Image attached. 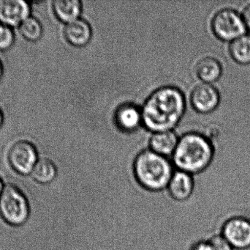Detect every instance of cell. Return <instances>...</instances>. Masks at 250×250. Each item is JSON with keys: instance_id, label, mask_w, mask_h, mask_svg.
Returning a JSON list of instances; mask_svg holds the SVG:
<instances>
[{"instance_id": "6da1fadb", "label": "cell", "mask_w": 250, "mask_h": 250, "mask_svg": "<svg viewBox=\"0 0 250 250\" xmlns=\"http://www.w3.org/2000/svg\"><path fill=\"white\" fill-rule=\"evenodd\" d=\"M185 110V99L180 90L163 87L154 91L143 107L144 126L154 132L173 129L180 120Z\"/></svg>"}, {"instance_id": "7a4b0ae2", "label": "cell", "mask_w": 250, "mask_h": 250, "mask_svg": "<svg viewBox=\"0 0 250 250\" xmlns=\"http://www.w3.org/2000/svg\"><path fill=\"white\" fill-rule=\"evenodd\" d=\"M214 155L211 142L204 135L191 132L179 139L173 154V162L178 170L193 176L207 170Z\"/></svg>"}, {"instance_id": "3957f363", "label": "cell", "mask_w": 250, "mask_h": 250, "mask_svg": "<svg viewBox=\"0 0 250 250\" xmlns=\"http://www.w3.org/2000/svg\"><path fill=\"white\" fill-rule=\"evenodd\" d=\"M133 173L141 187L150 192H160L167 189L174 170L166 157L147 150L135 158Z\"/></svg>"}, {"instance_id": "277c9868", "label": "cell", "mask_w": 250, "mask_h": 250, "mask_svg": "<svg viewBox=\"0 0 250 250\" xmlns=\"http://www.w3.org/2000/svg\"><path fill=\"white\" fill-rule=\"evenodd\" d=\"M30 215L29 201L23 191L14 184L4 186L0 196V216L14 227L24 225Z\"/></svg>"}, {"instance_id": "5b68a950", "label": "cell", "mask_w": 250, "mask_h": 250, "mask_svg": "<svg viewBox=\"0 0 250 250\" xmlns=\"http://www.w3.org/2000/svg\"><path fill=\"white\" fill-rule=\"evenodd\" d=\"M220 230L234 250L250 249V217L227 211Z\"/></svg>"}, {"instance_id": "8992f818", "label": "cell", "mask_w": 250, "mask_h": 250, "mask_svg": "<svg viewBox=\"0 0 250 250\" xmlns=\"http://www.w3.org/2000/svg\"><path fill=\"white\" fill-rule=\"evenodd\" d=\"M211 28L217 38L230 42L245 35L248 29L242 15L231 8L217 12L211 21Z\"/></svg>"}, {"instance_id": "52a82bcc", "label": "cell", "mask_w": 250, "mask_h": 250, "mask_svg": "<svg viewBox=\"0 0 250 250\" xmlns=\"http://www.w3.org/2000/svg\"><path fill=\"white\" fill-rule=\"evenodd\" d=\"M9 164L13 170L21 176L30 175L38 162V150L30 141L21 139L15 142L7 154Z\"/></svg>"}, {"instance_id": "ba28073f", "label": "cell", "mask_w": 250, "mask_h": 250, "mask_svg": "<svg viewBox=\"0 0 250 250\" xmlns=\"http://www.w3.org/2000/svg\"><path fill=\"white\" fill-rule=\"evenodd\" d=\"M31 5L23 0H1L0 22L10 26L19 27L31 16Z\"/></svg>"}, {"instance_id": "9c48e42d", "label": "cell", "mask_w": 250, "mask_h": 250, "mask_svg": "<svg viewBox=\"0 0 250 250\" xmlns=\"http://www.w3.org/2000/svg\"><path fill=\"white\" fill-rule=\"evenodd\" d=\"M191 104L198 113H211L218 107L220 95L211 84L202 83L195 87L190 96Z\"/></svg>"}, {"instance_id": "30bf717a", "label": "cell", "mask_w": 250, "mask_h": 250, "mask_svg": "<svg viewBox=\"0 0 250 250\" xmlns=\"http://www.w3.org/2000/svg\"><path fill=\"white\" fill-rule=\"evenodd\" d=\"M195 189L192 175L178 170L174 171L167 186L169 195L175 201L184 202L192 196Z\"/></svg>"}, {"instance_id": "8fae6325", "label": "cell", "mask_w": 250, "mask_h": 250, "mask_svg": "<svg viewBox=\"0 0 250 250\" xmlns=\"http://www.w3.org/2000/svg\"><path fill=\"white\" fill-rule=\"evenodd\" d=\"M92 35L90 25L83 19H79L67 23L64 28V38L74 46H84L90 41Z\"/></svg>"}, {"instance_id": "7c38bea8", "label": "cell", "mask_w": 250, "mask_h": 250, "mask_svg": "<svg viewBox=\"0 0 250 250\" xmlns=\"http://www.w3.org/2000/svg\"><path fill=\"white\" fill-rule=\"evenodd\" d=\"M179 139L174 132L171 130L154 132L149 141L151 150L160 155L173 154L177 146Z\"/></svg>"}, {"instance_id": "4fadbf2b", "label": "cell", "mask_w": 250, "mask_h": 250, "mask_svg": "<svg viewBox=\"0 0 250 250\" xmlns=\"http://www.w3.org/2000/svg\"><path fill=\"white\" fill-rule=\"evenodd\" d=\"M116 123L122 130L132 132L138 129L143 122L142 113L135 106L125 104L117 110Z\"/></svg>"}, {"instance_id": "5bb4252c", "label": "cell", "mask_w": 250, "mask_h": 250, "mask_svg": "<svg viewBox=\"0 0 250 250\" xmlns=\"http://www.w3.org/2000/svg\"><path fill=\"white\" fill-rule=\"evenodd\" d=\"M52 7L56 17L67 24L79 19L82 2L79 0H57L53 1Z\"/></svg>"}, {"instance_id": "9a60e30c", "label": "cell", "mask_w": 250, "mask_h": 250, "mask_svg": "<svg viewBox=\"0 0 250 250\" xmlns=\"http://www.w3.org/2000/svg\"><path fill=\"white\" fill-rule=\"evenodd\" d=\"M198 77L204 83L211 84L220 79L223 73L221 63L212 57L201 59L196 66Z\"/></svg>"}, {"instance_id": "2e32d148", "label": "cell", "mask_w": 250, "mask_h": 250, "mask_svg": "<svg viewBox=\"0 0 250 250\" xmlns=\"http://www.w3.org/2000/svg\"><path fill=\"white\" fill-rule=\"evenodd\" d=\"M58 173L55 163L48 158H40L31 173L32 179L41 184H49Z\"/></svg>"}, {"instance_id": "e0dca14e", "label": "cell", "mask_w": 250, "mask_h": 250, "mask_svg": "<svg viewBox=\"0 0 250 250\" xmlns=\"http://www.w3.org/2000/svg\"><path fill=\"white\" fill-rule=\"evenodd\" d=\"M229 51L232 58L239 64L250 63V35H242L230 42Z\"/></svg>"}, {"instance_id": "ac0fdd59", "label": "cell", "mask_w": 250, "mask_h": 250, "mask_svg": "<svg viewBox=\"0 0 250 250\" xmlns=\"http://www.w3.org/2000/svg\"><path fill=\"white\" fill-rule=\"evenodd\" d=\"M21 36L29 42L39 41L43 35V27L39 19L30 16L19 26Z\"/></svg>"}, {"instance_id": "d6986e66", "label": "cell", "mask_w": 250, "mask_h": 250, "mask_svg": "<svg viewBox=\"0 0 250 250\" xmlns=\"http://www.w3.org/2000/svg\"><path fill=\"white\" fill-rule=\"evenodd\" d=\"M13 28L0 22V51H8L15 43Z\"/></svg>"}, {"instance_id": "ffe728a7", "label": "cell", "mask_w": 250, "mask_h": 250, "mask_svg": "<svg viewBox=\"0 0 250 250\" xmlns=\"http://www.w3.org/2000/svg\"><path fill=\"white\" fill-rule=\"evenodd\" d=\"M220 228L207 238L211 250H234L220 233Z\"/></svg>"}, {"instance_id": "44dd1931", "label": "cell", "mask_w": 250, "mask_h": 250, "mask_svg": "<svg viewBox=\"0 0 250 250\" xmlns=\"http://www.w3.org/2000/svg\"><path fill=\"white\" fill-rule=\"evenodd\" d=\"M190 250H211V248L208 239H201L195 242L191 247Z\"/></svg>"}, {"instance_id": "7402d4cb", "label": "cell", "mask_w": 250, "mask_h": 250, "mask_svg": "<svg viewBox=\"0 0 250 250\" xmlns=\"http://www.w3.org/2000/svg\"><path fill=\"white\" fill-rule=\"evenodd\" d=\"M242 16L243 18L244 22L246 25L247 29L250 30V3L244 9Z\"/></svg>"}, {"instance_id": "603a6c76", "label": "cell", "mask_w": 250, "mask_h": 250, "mask_svg": "<svg viewBox=\"0 0 250 250\" xmlns=\"http://www.w3.org/2000/svg\"><path fill=\"white\" fill-rule=\"evenodd\" d=\"M3 123H4V114H3L2 110L0 108V129L2 127Z\"/></svg>"}, {"instance_id": "cb8c5ba5", "label": "cell", "mask_w": 250, "mask_h": 250, "mask_svg": "<svg viewBox=\"0 0 250 250\" xmlns=\"http://www.w3.org/2000/svg\"><path fill=\"white\" fill-rule=\"evenodd\" d=\"M3 73H4V68H3L2 63H1V60H0V80L2 78Z\"/></svg>"}, {"instance_id": "d4e9b609", "label": "cell", "mask_w": 250, "mask_h": 250, "mask_svg": "<svg viewBox=\"0 0 250 250\" xmlns=\"http://www.w3.org/2000/svg\"><path fill=\"white\" fill-rule=\"evenodd\" d=\"M4 186H5V185H4L2 180H1V178H0V196H1V193H2Z\"/></svg>"}]
</instances>
